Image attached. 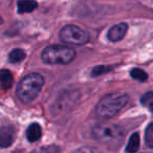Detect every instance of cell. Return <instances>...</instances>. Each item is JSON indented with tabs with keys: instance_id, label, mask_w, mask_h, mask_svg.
Masks as SVG:
<instances>
[{
	"instance_id": "obj_1",
	"label": "cell",
	"mask_w": 153,
	"mask_h": 153,
	"mask_svg": "<svg viewBox=\"0 0 153 153\" xmlns=\"http://www.w3.org/2000/svg\"><path fill=\"white\" fill-rule=\"evenodd\" d=\"M128 102V96L123 92H113L104 96L96 107L99 117L110 119L117 115Z\"/></svg>"
},
{
	"instance_id": "obj_2",
	"label": "cell",
	"mask_w": 153,
	"mask_h": 153,
	"mask_svg": "<svg viewBox=\"0 0 153 153\" xmlns=\"http://www.w3.org/2000/svg\"><path fill=\"white\" fill-rule=\"evenodd\" d=\"M44 85V79L40 74L33 72L25 76L17 86V97L24 103H30L38 97Z\"/></svg>"
},
{
	"instance_id": "obj_3",
	"label": "cell",
	"mask_w": 153,
	"mask_h": 153,
	"mask_svg": "<svg viewBox=\"0 0 153 153\" xmlns=\"http://www.w3.org/2000/svg\"><path fill=\"white\" fill-rule=\"evenodd\" d=\"M41 58L46 64L66 65L74 61L76 58V51L65 45H49L43 49Z\"/></svg>"
},
{
	"instance_id": "obj_4",
	"label": "cell",
	"mask_w": 153,
	"mask_h": 153,
	"mask_svg": "<svg viewBox=\"0 0 153 153\" xmlns=\"http://www.w3.org/2000/svg\"><path fill=\"white\" fill-rule=\"evenodd\" d=\"M92 137L96 140L104 144H111L122 140L124 137V131L120 126L111 123L99 124L91 130Z\"/></svg>"
},
{
	"instance_id": "obj_5",
	"label": "cell",
	"mask_w": 153,
	"mask_h": 153,
	"mask_svg": "<svg viewBox=\"0 0 153 153\" xmlns=\"http://www.w3.org/2000/svg\"><path fill=\"white\" fill-rule=\"evenodd\" d=\"M60 39L63 42L74 45H84L89 41V35L76 25H65L60 30Z\"/></svg>"
},
{
	"instance_id": "obj_6",
	"label": "cell",
	"mask_w": 153,
	"mask_h": 153,
	"mask_svg": "<svg viewBox=\"0 0 153 153\" xmlns=\"http://www.w3.org/2000/svg\"><path fill=\"white\" fill-rule=\"evenodd\" d=\"M79 92L76 91H69L67 94L60 96L59 99L56 101L55 105H53V110H51V112L53 114H59L63 111H67L68 109L71 108V106L76 104V101L79 100Z\"/></svg>"
},
{
	"instance_id": "obj_7",
	"label": "cell",
	"mask_w": 153,
	"mask_h": 153,
	"mask_svg": "<svg viewBox=\"0 0 153 153\" xmlns=\"http://www.w3.org/2000/svg\"><path fill=\"white\" fill-rule=\"evenodd\" d=\"M16 131L13 126H3L0 128V148H7L15 140Z\"/></svg>"
},
{
	"instance_id": "obj_8",
	"label": "cell",
	"mask_w": 153,
	"mask_h": 153,
	"mask_svg": "<svg viewBox=\"0 0 153 153\" xmlns=\"http://www.w3.org/2000/svg\"><path fill=\"white\" fill-rule=\"evenodd\" d=\"M128 30V24L125 22H122V23H117L115 25L111 26L110 30H108V39L111 42H117V41L122 40V39L125 37L126 33Z\"/></svg>"
},
{
	"instance_id": "obj_9",
	"label": "cell",
	"mask_w": 153,
	"mask_h": 153,
	"mask_svg": "<svg viewBox=\"0 0 153 153\" xmlns=\"http://www.w3.org/2000/svg\"><path fill=\"white\" fill-rule=\"evenodd\" d=\"M41 136H42V129H41L40 125L37 123L30 124L26 130V138L30 143H34L40 140Z\"/></svg>"
},
{
	"instance_id": "obj_10",
	"label": "cell",
	"mask_w": 153,
	"mask_h": 153,
	"mask_svg": "<svg viewBox=\"0 0 153 153\" xmlns=\"http://www.w3.org/2000/svg\"><path fill=\"white\" fill-rule=\"evenodd\" d=\"M14 83V76L10 70L1 69L0 70V86L3 90H7L12 87Z\"/></svg>"
},
{
	"instance_id": "obj_11",
	"label": "cell",
	"mask_w": 153,
	"mask_h": 153,
	"mask_svg": "<svg viewBox=\"0 0 153 153\" xmlns=\"http://www.w3.org/2000/svg\"><path fill=\"white\" fill-rule=\"evenodd\" d=\"M38 4L34 0H19L17 3V9L19 14L32 13L37 9Z\"/></svg>"
},
{
	"instance_id": "obj_12",
	"label": "cell",
	"mask_w": 153,
	"mask_h": 153,
	"mask_svg": "<svg viewBox=\"0 0 153 153\" xmlns=\"http://www.w3.org/2000/svg\"><path fill=\"white\" fill-rule=\"evenodd\" d=\"M140 149V135L137 132L131 134L128 144L126 146V152L128 153H136Z\"/></svg>"
},
{
	"instance_id": "obj_13",
	"label": "cell",
	"mask_w": 153,
	"mask_h": 153,
	"mask_svg": "<svg viewBox=\"0 0 153 153\" xmlns=\"http://www.w3.org/2000/svg\"><path fill=\"white\" fill-rule=\"evenodd\" d=\"M26 57V53L23 49L21 48H14L11 53H9V61L11 63H19L23 61Z\"/></svg>"
},
{
	"instance_id": "obj_14",
	"label": "cell",
	"mask_w": 153,
	"mask_h": 153,
	"mask_svg": "<svg viewBox=\"0 0 153 153\" xmlns=\"http://www.w3.org/2000/svg\"><path fill=\"white\" fill-rule=\"evenodd\" d=\"M130 76L133 80H136V81L140 82H145L148 79V74H147L145 70L140 69V68H133L130 71Z\"/></svg>"
},
{
	"instance_id": "obj_15",
	"label": "cell",
	"mask_w": 153,
	"mask_h": 153,
	"mask_svg": "<svg viewBox=\"0 0 153 153\" xmlns=\"http://www.w3.org/2000/svg\"><path fill=\"white\" fill-rule=\"evenodd\" d=\"M140 102L150 111H153V92L148 91L140 98Z\"/></svg>"
},
{
	"instance_id": "obj_16",
	"label": "cell",
	"mask_w": 153,
	"mask_h": 153,
	"mask_svg": "<svg viewBox=\"0 0 153 153\" xmlns=\"http://www.w3.org/2000/svg\"><path fill=\"white\" fill-rule=\"evenodd\" d=\"M112 69L111 66H105V65H99L96 66V67L92 68L91 70V76H100L104 74H107L108 71Z\"/></svg>"
},
{
	"instance_id": "obj_17",
	"label": "cell",
	"mask_w": 153,
	"mask_h": 153,
	"mask_svg": "<svg viewBox=\"0 0 153 153\" xmlns=\"http://www.w3.org/2000/svg\"><path fill=\"white\" fill-rule=\"evenodd\" d=\"M145 142H146L147 146L152 148V146H153V125H152V123L149 124L148 127L146 128V131H145Z\"/></svg>"
},
{
	"instance_id": "obj_18",
	"label": "cell",
	"mask_w": 153,
	"mask_h": 153,
	"mask_svg": "<svg viewBox=\"0 0 153 153\" xmlns=\"http://www.w3.org/2000/svg\"><path fill=\"white\" fill-rule=\"evenodd\" d=\"M61 149L57 145H48V146L41 147L36 153H60Z\"/></svg>"
},
{
	"instance_id": "obj_19",
	"label": "cell",
	"mask_w": 153,
	"mask_h": 153,
	"mask_svg": "<svg viewBox=\"0 0 153 153\" xmlns=\"http://www.w3.org/2000/svg\"><path fill=\"white\" fill-rule=\"evenodd\" d=\"M72 153H101V151L99 149L94 148V147H89V146H84L81 148L74 150Z\"/></svg>"
},
{
	"instance_id": "obj_20",
	"label": "cell",
	"mask_w": 153,
	"mask_h": 153,
	"mask_svg": "<svg viewBox=\"0 0 153 153\" xmlns=\"http://www.w3.org/2000/svg\"><path fill=\"white\" fill-rule=\"evenodd\" d=\"M2 23H3V20H2V18L0 17V25H1V24H2Z\"/></svg>"
},
{
	"instance_id": "obj_21",
	"label": "cell",
	"mask_w": 153,
	"mask_h": 153,
	"mask_svg": "<svg viewBox=\"0 0 153 153\" xmlns=\"http://www.w3.org/2000/svg\"><path fill=\"white\" fill-rule=\"evenodd\" d=\"M144 153H152V152H144Z\"/></svg>"
}]
</instances>
